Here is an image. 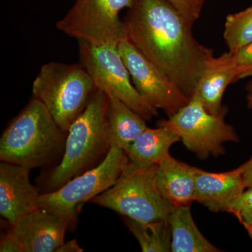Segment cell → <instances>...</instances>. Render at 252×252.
Returning a JSON list of instances; mask_svg holds the SVG:
<instances>
[{
  "instance_id": "6da1fadb",
  "label": "cell",
  "mask_w": 252,
  "mask_h": 252,
  "mask_svg": "<svg viewBox=\"0 0 252 252\" xmlns=\"http://www.w3.org/2000/svg\"><path fill=\"white\" fill-rule=\"evenodd\" d=\"M123 21L129 41L190 98L213 53L193 27L166 0H134Z\"/></svg>"
},
{
  "instance_id": "7a4b0ae2",
  "label": "cell",
  "mask_w": 252,
  "mask_h": 252,
  "mask_svg": "<svg viewBox=\"0 0 252 252\" xmlns=\"http://www.w3.org/2000/svg\"><path fill=\"white\" fill-rule=\"evenodd\" d=\"M108 107V96L96 89L87 107L68 129L61 162L50 172L42 193L58 190L105 158L111 149Z\"/></svg>"
},
{
  "instance_id": "3957f363",
  "label": "cell",
  "mask_w": 252,
  "mask_h": 252,
  "mask_svg": "<svg viewBox=\"0 0 252 252\" xmlns=\"http://www.w3.org/2000/svg\"><path fill=\"white\" fill-rule=\"evenodd\" d=\"M67 135L45 105L32 97L3 132L0 160L31 169L47 166L63 156Z\"/></svg>"
},
{
  "instance_id": "277c9868",
  "label": "cell",
  "mask_w": 252,
  "mask_h": 252,
  "mask_svg": "<svg viewBox=\"0 0 252 252\" xmlns=\"http://www.w3.org/2000/svg\"><path fill=\"white\" fill-rule=\"evenodd\" d=\"M96 89L82 64L53 61L41 67L32 91V97L40 100L56 124L67 132L87 107Z\"/></svg>"
},
{
  "instance_id": "5b68a950",
  "label": "cell",
  "mask_w": 252,
  "mask_h": 252,
  "mask_svg": "<svg viewBox=\"0 0 252 252\" xmlns=\"http://www.w3.org/2000/svg\"><path fill=\"white\" fill-rule=\"evenodd\" d=\"M157 165L142 167L129 162L116 183L90 202L138 221L168 220L173 205L158 189Z\"/></svg>"
},
{
  "instance_id": "8992f818",
  "label": "cell",
  "mask_w": 252,
  "mask_h": 252,
  "mask_svg": "<svg viewBox=\"0 0 252 252\" xmlns=\"http://www.w3.org/2000/svg\"><path fill=\"white\" fill-rule=\"evenodd\" d=\"M130 162L124 149L112 147L98 165L69 180L58 190L41 193L39 208L53 212L74 226L78 207L112 187Z\"/></svg>"
},
{
  "instance_id": "52a82bcc",
  "label": "cell",
  "mask_w": 252,
  "mask_h": 252,
  "mask_svg": "<svg viewBox=\"0 0 252 252\" xmlns=\"http://www.w3.org/2000/svg\"><path fill=\"white\" fill-rule=\"evenodd\" d=\"M80 64L90 74L97 89L127 104L145 120L157 115V109L136 90L118 44H94L78 41Z\"/></svg>"
},
{
  "instance_id": "ba28073f",
  "label": "cell",
  "mask_w": 252,
  "mask_h": 252,
  "mask_svg": "<svg viewBox=\"0 0 252 252\" xmlns=\"http://www.w3.org/2000/svg\"><path fill=\"white\" fill-rule=\"evenodd\" d=\"M226 112L225 109L217 115L210 114L193 94L188 104L158 124L171 129L188 150L199 158L205 159L224 154L225 142L239 141L234 127L225 122Z\"/></svg>"
},
{
  "instance_id": "9c48e42d",
  "label": "cell",
  "mask_w": 252,
  "mask_h": 252,
  "mask_svg": "<svg viewBox=\"0 0 252 252\" xmlns=\"http://www.w3.org/2000/svg\"><path fill=\"white\" fill-rule=\"evenodd\" d=\"M134 0H75L56 23L59 31L77 41L94 44H119L127 38L119 14L130 9Z\"/></svg>"
},
{
  "instance_id": "30bf717a",
  "label": "cell",
  "mask_w": 252,
  "mask_h": 252,
  "mask_svg": "<svg viewBox=\"0 0 252 252\" xmlns=\"http://www.w3.org/2000/svg\"><path fill=\"white\" fill-rule=\"evenodd\" d=\"M118 49L136 90L154 108L162 109L169 117L189 103L190 97L127 38L119 43Z\"/></svg>"
},
{
  "instance_id": "8fae6325",
  "label": "cell",
  "mask_w": 252,
  "mask_h": 252,
  "mask_svg": "<svg viewBox=\"0 0 252 252\" xmlns=\"http://www.w3.org/2000/svg\"><path fill=\"white\" fill-rule=\"evenodd\" d=\"M1 238V252H56L64 243L69 223L44 209L20 218Z\"/></svg>"
},
{
  "instance_id": "7c38bea8",
  "label": "cell",
  "mask_w": 252,
  "mask_h": 252,
  "mask_svg": "<svg viewBox=\"0 0 252 252\" xmlns=\"http://www.w3.org/2000/svg\"><path fill=\"white\" fill-rule=\"evenodd\" d=\"M31 170L6 162L0 164V215L10 225L39 208L41 193L30 180Z\"/></svg>"
},
{
  "instance_id": "4fadbf2b",
  "label": "cell",
  "mask_w": 252,
  "mask_h": 252,
  "mask_svg": "<svg viewBox=\"0 0 252 252\" xmlns=\"http://www.w3.org/2000/svg\"><path fill=\"white\" fill-rule=\"evenodd\" d=\"M245 187L241 165L225 172L198 169L195 177V201L214 212H228Z\"/></svg>"
},
{
  "instance_id": "5bb4252c",
  "label": "cell",
  "mask_w": 252,
  "mask_h": 252,
  "mask_svg": "<svg viewBox=\"0 0 252 252\" xmlns=\"http://www.w3.org/2000/svg\"><path fill=\"white\" fill-rule=\"evenodd\" d=\"M235 81L236 71L230 53L218 57L212 53L205 60L203 72L193 94L198 96L207 112L217 115L226 109L222 105L223 94L228 85Z\"/></svg>"
},
{
  "instance_id": "9a60e30c",
  "label": "cell",
  "mask_w": 252,
  "mask_h": 252,
  "mask_svg": "<svg viewBox=\"0 0 252 252\" xmlns=\"http://www.w3.org/2000/svg\"><path fill=\"white\" fill-rule=\"evenodd\" d=\"M198 169L169 154L156 170L159 191L173 206L190 205L195 201V177Z\"/></svg>"
},
{
  "instance_id": "2e32d148",
  "label": "cell",
  "mask_w": 252,
  "mask_h": 252,
  "mask_svg": "<svg viewBox=\"0 0 252 252\" xmlns=\"http://www.w3.org/2000/svg\"><path fill=\"white\" fill-rule=\"evenodd\" d=\"M178 142L180 137L174 131L158 124L157 128L147 127L124 152L137 166L151 167L158 165L170 154V147Z\"/></svg>"
},
{
  "instance_id": "e0dca14e",
  "label": "cell",
  "mask_w": 252,
  "mask_h": 252,
  "mask_svg": "<svg viewBox=\"0 0 252 252\" xmlns=\"http://www.w3.org/2000/svg\"><path fill=\"white\" fill-rule=\"evenodd\" d=\"M172 252H218L202 234L194 221L190 205L173 206L168 217Z\"/></svg>"
},
{
  "instance_id": "ac0fdd59",
  "label": "cell",
  "mask_w": 252,
  "mask_h": 252,
  "mask_svg": "<svg viewBox=\"0 0 252 252\" xmlns=\"http://www.w3.org/2000/svg\"><path fill=\"white\" fill-rule=\"evenodd\" d=\"M108 134L111 147L125 150L147 128L145 119L115 97H109Z\"/></svg>"
},
{
  "instance_id": "d6986e66",
  "label": "cell",
  "mask_w": 252,
  "mask_h": 252,
  "mask_svg": "<svg viewBox=\"0 0 252 252\" xmlns=\"http://www.w3.org/2000/svg\"><path fill=\"white\" fill-rule=\"evenodd\" d=\"M124 220L142 252H171L172 234L168 220L142 222L125 217Z\"/></svg>"
},
{
  "instance_id": "ffe728a7",
  "label": "cell",
  "mask_w": 252,
  "mask_h": 252,
  "mask_svg": "<svg viewBox=\"0 0 252 252\" xmlns=\"http://www.w3.org/2000/svg\"><path fill=\"white\" fill-rule=\"evenodd\" d=\"M223 38L231 53L252 42V6L227 16Z\"/></svg>"
},
{
  "instance_id": "44dd1931",
  "label": "cell",
  "mask_w": 252,
  "mask_h": 252,
  "mask_svg": "<svg viewBox=\"0 0 252 252\" xmlns=\"http://www.w3.org/2000/svg\"><path fill=\"white\" fill-rule=\"evenodd\" d=\"M229 53L235 66L236 81L252 77V42L235 52Z\"/></svg>"
},
{
  "instance_id": "7402d4cb",
  "label": "cell",
  "mask_w": 252,
  "mask_h": 252,
  "mask_svg": "<svg viewBox=\"0 0 252 252\" xmlns=\"http://www.w3.org/2000/svg\"><path fill=\"white\" fill-rule=\"evenodd\" d=\"M187 23L193 27L194 23L200 17L205 0H166Z\"/></svg>"
},
{
  "instance_id": "603a6c76",
  "label": "cell",
  "mask_w": 252,
  "mask_h": 252,
  "mask_svg": "<svg viewBox=\"0 0 252 252\" xmlns=\"http://www.w3.org/2000/svg\"><path fill=\"white\" fill-rule=\"evenodd\" d=\"M248 189L244 190L228 211L233 214L240 221L252 213V187Z\"/></svg>"
},
{
  "instance_id": "cb8c5ba5",
  "label": "cell",
  "mask_w": 252,
  "mask_h": 252,
  "mask_svg": "<svg viewBox=\"0 0 252 252\" xmlns=\"http://www.w3.org/2000/svg\"><path fill=\"white\" fill-rule=\"evenodd\" d=\"M244 182L246 189L252 187V157L241 165Z\"/></svg>"
},
{
  "instance_id": "d4e9b609",
  "label": "cell",
  "mask_w": 252,
  "mask_h": 252,
  "mask_svg": "<svg viewBox=\"0 0 252 252\" xmlns=\"http://www.w3.org/2000/svg\"><path fill=\"white\" fill-rule=\"evenodd\" d=\"M83 249L79 246L77 240H73L71 241L64 243L56 250V252H81Z\"/></svg>"
},
{
  "instance_id": "484cf974",
  "label": "cell",
  "mask_w": 252,
  "mask_h": 252,
  "mask_svg": "<svg viewBox=\"0 0 252 252\" xmlns=\"http://www.w3.org/2000/svg\"><path fill=\"white\" fill-rule=\"evenodd\" d=\"M240 222L244 225L248 234L252 239V213L245 217Z\"/></svg>"
},
{
  "instance_id": "4316f807",
  "label": "cell",
  "mask_w": 252,
  "mask_h": 252,
  "mask_svg": "<svg viewBox=\"0 0 252 252\" xmlns=\"http://www.w3.org/2000/svg\"><path fill=\"white\" fill-rule=\"evenodd\" d=\"M246 93L247 103L249 108L252 110V80L247 84Z\"/></svg>"
}]
</instances>
